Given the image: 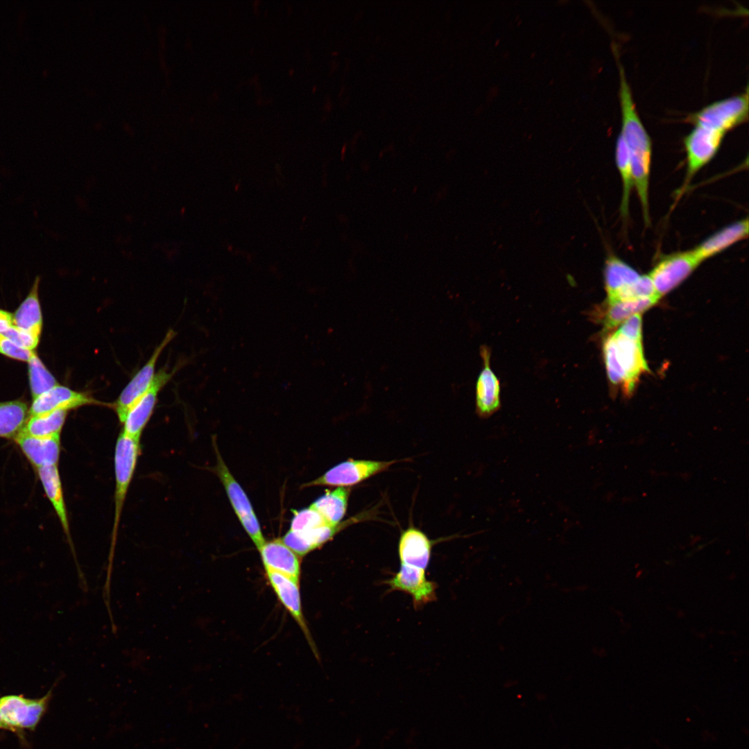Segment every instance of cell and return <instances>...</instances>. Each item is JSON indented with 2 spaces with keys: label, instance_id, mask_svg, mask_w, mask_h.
I'll use <instances>...</instances> for the list:
<instances>
[{
  "label": "cell",
  "instance_id": "obj_35",
  "mask_svg": "<svg viewBox=\"0 0 749 749\" xmlns=\"http://www.w3.org/2000/svg\"><path fill=\"white\" fill-rule=\"evenodd\" d=\"M13 325V314L0 309V334H3Z\"/></svg>",
  "mask_w": 749,
  "mask_h": 749
},
{
  "label": "cell",
  "instance_id": "obj_19",
  "mask_svg": "<svg viewBox=\"0 0 749 749\" xmlns=\"http://www.w3.org/2000/svg\"><path fill=\"white\" fill-rule=\"evenodd\" d=\"M258 551L265 570L277 571L300 580L301 557L281 539L266 540Z\"/></svg>",
  "mask_w": 749,
  "mask_h": 749
},
{
  "label": "cell",
  "instance_id": "obj_18",
  "mask_svg": "<svg viewBox=\"0 0 749 749\" xmlns=\"http://www.w3.org/2000/svg\"><path fill=\"white\" fill-rule=\"evenodd\" d=\"M481 355L483 361L476 385V406L479 416L485 417L496 412L500 407V384L490 367V351L483 346Z\"/></svg>",
  "mask_w": 749,
  "mask_h": 749
},
{
  "label": "cell",
  "instance_id": "obj_12",
  "mask_svg": "<svg viewBox=\"0 0 749 749\" xmlns=\"http://www.w3.org/2000/svg\"><path fill=\"white\" fill-rule=\"evenodd\" d=\"M611 336L617 360L625 377L623 390L630 394L640 375L649 370L644 356L642 340L629 338L617 331Z\"/></svg>",
  "mask_w": 749,
  "mask_h": 749
},
{
  "label": "cell",
  "instance_id": "obj_7",
  "mask_svg": "<svg viewBox=\"0 0 749 749\" xmlns=\"http://www.w3.org/2000/svg\"><path fill=\"white\" fill-rule=\"evenodd\" d=\"M701 263L691 250L666 255L648 274L660 298L687 279Z\"/></svg>",
  "mask_w": 749,
  "mask_h": 749
},
{
  "label": "cell",
  "instance_id": "obj_21",
  "mask_svg": "<svg viewBox=\"0 0 749 749\" xmlns=\"http://www.w3.org/2000/svg\"><path fill=\"white\" fill-rule=\"evenodd\" d=\"M432 542L420 530L408 527L399 537L398 555L400 564L426 569L429 564Z\"/></svg>",
  "mask_w": 749,
  "mask_h": 749
},
{
  "label": "cell",
  "instance_id": "obj_4",
  "mask_svg": "<svg viewBox=\"0 0 749 749\" xmlns=\"http://www.w3.org/2000/svg\"><path fill=\"white\" fill-rule=\"evenodd\" d=\"M748 119V88L739 95L714 102L687 117L691 123L712 126L728 133Z\"/></svg>",
  "mask_w": 749,
  "mask_h": 749
},
{
  "label": "cell",
  "instance_id": "obj_10",
  "mask_svg": "<svg viewBox=\"0 0 749 749\" xmlns=\"http://www.w3.org/2000/svg\"><path fill=\"white\" fill-rule=\"evenodd\" d=\"M390 591H400L409 594L415 610L436 600V582L429 580L426 569L400 565V568L391 578L384 581Z\"/></svg>",
  "mask_w": 749,
  "mask_h": 749
},
{
  "label": "cell",
  "instance_id": "obj_25",
  "mask_svg": "<svg viewBox=\"0 0 749 749\" xmlns=\"http://www.w3.org/2000/svg\"><path fill=\"white\" fill-rule=\"evenodd\" d=\"M641 275L632 266L614 255L605 263L604 282L608 298L635 282Z\"/></svg>",
  "mask_w": 749,
  "mask_h": 749
},
{
  "label": "cell",
  "instance_id": "obj_26",
  "mask_svg": "<svg viewBox=\"0 0 749 749\" xmlns=\"http://www.w3.org/2000/svg\"><path fill=\"white\" fill-rule=\"evenodd\" d=\"M68 411L61 409L28 416L19 432L35 437L60 435Z\"/></svg>",
  "mask_w": 749,
  "mask_h": 749
},
{
  "label": "cell",
  "instance_id": "obj_29",
  "mask_svg": "<svg viewBox=\"0 0 749 749\" xmlns=\"http://www.w3.org/2000/svg\"><path fill=\"white\" fill-rule=\"evenodd\" d=\"M27 362L33 399L58 384L34 351Z\"/></svg>",
  "mask_w": 749,
  "mask_h": 749
},
{
  "label": "cell",
  "instance_id": "obj_17",
  "mask_svg": "<svg viewBox=\"0 0 749 749\" xmlns=\"http://www.w3.org/2000/svg\"><path fill=\"white\" fill-rule=\"evenodd\" d=\"M14 440L36 469L58 465L61 451L60 435L35 437L19 432Z\"/></svg>",
  "mask_w": 749,
  "mask_h": 749
},
{
  "label": "cell",
  "instance_id": "obj_34",
  "mask_svg": "<svg viewBox=\"0 0 749 749\" xmlns=\"http://www.w3.org/2000/svg\"><path fill=\"white\" fill-rule=\"evenodd\" d=\"M642 314H635L625 320L617 332L629 338L642 340Z\"/></svg>",
  "mask_w": 749,
  "mask_h": 749
},
{
  "label": "cell",
  "instance_id": "obj_6",
  "mask_svg": "<svg viewBox=\"0 0 749 749\" xmlns=\"http://www.w3.org/2000/svg\"><path fill=\"white\" fill-rule=\"evenodd\" d=\"M51 689L39 698L23 695H6L0 698V712L6 723L15 729L34 731L46 713L52 696Z\"/></svg>",
  "mask_w": 749,
  "mask_h": 749
},
{
  "label": "cell",
  "instance_id": "obj_20",
  "mask_svg": "<svg viewBox=\"0 0 749 749\" xmlns=\"http://www.w3.org/2000/svg\"><path fill=\"white\" fill-rule=\"evenodd\" d=\"M748 223L746 218L721 228L693 249V253L700 263L719 254L748 236Z\"/></svg>",
  "mask_w": 749,
  "mask_h": 749
},
{
  "label": "cell",
  "instance_id": "obj_24",
  "mask_svg": "<svg viewBox=\"0 0 749 749\" xmlns=\"http://www.w3.org/2000/svg\"><path fill=\"white\" fill-rule=\"evenodd\" d=\"M657 298L606 302L602 322L605 329H610L622 324L630 317L641 313L651 308L658 301Z\"/></svg>",
  "mask_w": 749,
  "mask_h": 749
},
{
  "label": "cell",
  "instance_id": "obj_27",
  "mask_svg": "<svg viewBox=\"0 0 749 749\" xmlns=\"http://www.w3.org/2000/svg\"><path fill=\"white\" fill-rule=\"evenodd\" d=\"M28 410L22 400L0 402V438H14L26 421Z\"/></svg>",
  "mask_w": 749,
  "mask_h": 749
},
{
  "label": "cell",
  "instance_id": "obj_23",
  "mask_svg": "<svg viewBox=\"0 0 749 749\" xmlns=\"http://www.w3.org/2000/svg\"><path fill=\"white\" fill-rule=\"evenodd\" d=\"M350 494V488L337 487L334 490H327L310 506L314 508L328 524L338 525L346 513Z\"/></svg>",
  "mask_w": 749,
  "mask_h": 749
},
{
  "label": "cell",
  "instance_id": "obj_8",
  "mask_svg": "<svg viewBox=\"0 0 749 749\" xmlns=\"http://www.w3.org/2000/svg\"><path fill=\"white\" fill-rule=\"evenodd\" d=\"M725 136L723 132L694 126L684 138L687 156L685 185L716 155Z\"/></svg>",
  "mask_w": 749,
  "mask_h": 749
},
{
  "label": "cell",
  "instance_id": "obj_15",
  "mask_svg": "<svg viewBox=\"0 0 749 749\" xmlns=\"http://www.w3.org/2000/svg\"><path fill=\"white\" fill-rule=\"evenodd\" d=\"M39 479L42 485L44 492L51 502L57 517L61 524L62 528L67 536L69 544L72 550L76 564L77 565L78 574L79 579L81 583V587H86L87 583L84 577L83 572L76 558V553L74 548L72 544V540L70 535L69 524L68 519L67 510L66 503L64 502V498L63 495V490L62 486V482L60 476L58 465L47 466L37 469Z\"/></svg>",
  "mask_w": 749,
  "mask_h": 749
},
{
  "label": "cell",
  "instance_id": "obj_11",
  "mask_svg": "<svg viewBox=\"0 0 749 749\" xmlns=\"http://www.w3.org/2000/svg\"><path fill=\"white\" fill-rule=\"evenodd\" d=\"M172 375V372L166 370H160L155 373L148 390L128 411L122 423L121 432L133 439L140 440L141 435L153 413L158 393Z\"/></svg>",
  "mask_w": 749,
  "mask_h": 749
},
{
  "label": "cell",
  "instance_id": "obj_30",
  "mask_svg": "<svg viewBox=\"0 0 749 749\" xmlns=\"http://www.w3.org/2000/svg\"><path fill=\"white\" fill-rule=\"evenodd\" d=\"M325 524H328L314 508L309 506L308 508L294 512L289 530L302 532Z\"/></svg>",
  "mask_w": 749,
  "mask_h": 749
},
{
  "label": "cell",
  "instance_id": "obj_22",
  "mask_svg": "<svg viewBox=\"0 0 749 749\" xmlns=\"http://www.w3.org/2000/svg\"><path fill=\"white\" fill-rule=\"evenodd\" d=\"M40 277H37L24 300L13 314V325L40 337L42 316L39 300Z\"/></svg>",
  "mask_w": 749,
  "mask_h": 749
},
{
  "label": "cell",
  "instance_id": "obj_28",
  "mask_svg": "<svg viewBox=\"0 0 749 749\" xmlns=\"http://www.w3.org/2000/svg\"><path fill=\"white\" fill-rule=\"evenodd\" d=\"M615 160L622 181V196L620 211L623 218L628 215L630 196L634 187L633 173L628 150L623 137L620 133L616 144Z\"/></svg>",
  "mask_w": 749,
  "mask_h": 749
},
{
  "label": "cell",
  "instance_id": "obj_5",
  "mask_svg": "<svg viewBox=\"0 0 749 749\" xmlns=\"http://www.w3.org/2000/svg\"><path fill=\"white\" fill-rule=\"evenodd\" d=\"M395 463V460L348 459L334 466L318 478L303 484L302 488L313 486L348 488L386 470Z\"/></svg>",
  "mask_w": 749,
  "mask_h": 749
},
{
  "label": "cell",
  "instance_id": "obj_13",
  "mask_svg": "<svg viewBox=\"0 0 749 749\" xmlns=\"http://www.w3.org/2000/svg\"><path fill=\"white\" fill-rule=\"evenodd\" d=\"M265 572L278 600L300 628L315 653L314 644L302 612L300 580L274 571L265 570Z\"/></svg>",
  "mask_w": 749,
  "mask_h": 749
},
{
  "label": "cell",
  "instance_id": "obj_2",
  "mask_svg": "<svg viewBox=\"0 0 749 749\" xmlns=\"http://www.w3.org/2000/svg\"><path fill=\"white\" fill-rule=\"evenodd\" d=\"M140 440L124 434L119 435L114 448V468L115 476L114 513L112 533L111 547L109 553V565L105 587H110L112 567L115 543L124 501L132 479L140 453Z\"/></svg>",
  "mask_w": 749,
  "mask_h": 749
},
{
  "label": "cell",
  "instance_id": "obj_14",
  "mask_svg": "<svg viewBox=\"0 0 749 749\" xmlns=\"http://www.w3.org/2000/svg\"><path fill=\"white\" fill-rule=\"evenodd\" d=\"M89 395L60 384L33 399L28 416L45 414L57 410L76 408L89 404H102Z\"/></svg>",
  "mask_w": 749,
  "mask_h": 749
},
{
  "label": "cell",
  "instance_id": "obj_36",
  "mask_svg": "<svg viewBox=\"0 0 749 749\" xmlns=\"http://www.w3.org/2000/svg\"><path fill=\"white\" fill-rule=\"evenodd\" d=\"M0 729L4 730H8L15 733L22 741H25L24 733L23 731L17 730L9 725L4 720L0 712Z\"/></svg>",
  "mask_w": 749,
  "mask_h": 749
},
{
  "label": "cell",
  "instance_id": "obj_31",
  "mask_svg": "<svg viewBox=\"0 0 749 749\" xmlns=\"http://www.w3.org/2000/svg\"><path fill=\"white\" fill-rule=\"evenodd\" d=\"M603 355L610 381L614 385H620L623 388L625 377L615 356L614 346L611 335L607 337L604 341Z\"/></svg>",
  "mask_w": 749,
  "mask_h": 749
},
{
  "label": "cell",
  "instance_id": "obj_16",
  "mask_svg": "<svg viewBox=\"0 0 749 749\" xmlns=\"http://www.w3.org/2000/svg\"><path fill=\"white\" fill-rule=\"evenodd\" d=\"M359 519L350 518L338 525H322L308 531L296 532L289 530L281 538L282 542L301 558L320 548L332 540L341 531Z\"/></svg>",
  "mask_w": 749,
  "mask_h": 749
},
{
  "label": "cell",
  "instance_id": "obj_3",
  "mask_svg": "<svg viewBox=\"0 0 749 749\" xmlns=\"http://www.w3.org/2000/svg\"><path fill=\"white\" fill-rule=\"evenodd\" d=\"M212 440L216 457V463L212 470L223 484L230 504L243 528L258 550L266 540L257 517L246 493L224 462L215 438Z\"/></svg>",
  "mask_w": 749,
  "mask_h": 749
},
{
  "label": "cell",
  "instance_id": "obj_9",
  "mask_svg": "<svg viewBox=\"0 0 749 749\" xmlns=\"http://www.w3.org/2000/svg\"><path fill=\"white\" fill-rule=\"evenodd\" d=\"M174 336L175 332L173 330L170 329L161 343L154 350L146 363L134 375L123 388L117 401L111 405L121 423L123 422L130 408L150 386L155 375V368L157 359L162 350L173 339Z\"/></svg>",
  "mask_w": 749,
  "mask_h": 749
},
{
  "label": "cell",
  "instance_id": "obj_33",
  "mask_svg": "<svg viewBox=\"0 0 749 749\" xmlns=\"http://www.w3.org/2000/svg\"><path fill=\"white\" fill-rule=\"evenodd\" d=\"M33 351L18 346L0 334L1 354L16 360L28 361Z\"/></svg>",
  "mask_w": 749,
  "mask_h": 749
},
{
  "label": "cell",
  "instance_id": "obj_1",
  "mask_svg": "<svg viewBox=\"0 0 749 749\" xmlns=\"http://www.w3.org/2000/svg\"><path fill=\"white\" fill-rule=\"evenodd\" d=\"M619 99L622 127L621 134L626 141L633 173L634 187L641 204L645 224L650 223L649 182L652 143L637 112L623 67L619 58Z\"/></svg>",
  "mask_w": 749,
  "mask_h": 749
},
{
  "label": "cell",
  "instance_id": "obj_32",
  "mask_svg": "<svg viewBox=\"0 0 749 749\" xmlns=\"http://www.w3.org/2000/svg\"><path fill=\"white\" fill-rule=\"evenodd\" d=\"M2 335L18 346L31 351H33L37 347L40 338L21 330L14 325L10 327Z\"/></svg>",
  "mask_w": 749,
  "mask_h": 749
}]
</instances>
